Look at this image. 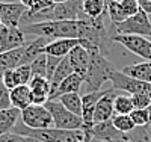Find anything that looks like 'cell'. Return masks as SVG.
I'll return each instance as SVG.
<instances>
[{"instance_id":"1","label":"cell","mask_w":151,"mask_h":142,"mask_svg":"<svg viewBox=\"0 0 151 142\" xmlns=\"http://www.w3.org/2000/svg\"><path fill=\"white\" fill-rule=\"evenodd\" d=\"M88 50H89V55H91V61H89V68H88V73L83 80L86 83L88 92L101 91L100 88H101L104 82L110 79V73L113 71V67L98 47L94 45V47H89Z\"/></svg>"},{"instance_id":"2","label":"cell","mask_w":151,"mask_h":142,"mask_svg":"<svg viewBox=\"0 0 151 142\" xmlns=\"http://www.w3.org/2000/svg\"><path fill=\"white\" fill-rule=\"evenodd\" d=\"M12 133H17L20 136H30L40 142H77L85 139L83 130H60V128L52 127V128H29L26 125H15Z\"/></svg>"},{"instance_id":"3","label":"cell","mask_w":151,"mask_h":142,"mask_svg":"<svg viewBox=\"0 0 151 142\" xmlns=\"http://www.w3.org/2000/svg\"><path fill=\"white\" fill-rule=\"evenodd\" d=\"M50 115L53 118V125L60 130H80L83 128V121L80 117L71 113L68 109L64 107L60 101L58 100H48L44 105Z\"/></svg>"},{"instance_id":"4","label":"cell","mask_w":151,"mask_h":142,"mask_svg":"<svg viewBox=\"0 0 151 142\" xmlns=\"http://www.w3.org/2000/svg\"><path fill=\"white\" fill-rule=\"evenodd\" d=\"M115 35H137L151 38V21L150 15L144 11H139L137 14L129 17L125 21L115 26Z\"/></svg>"},{"instance_id":"5","label":"cell","mask_w":151,"mask_h":142,"mask_svg":"<svg viewBox=\"0 0 151 142\" xmlns=\"http://www.w3.org/2000/svg\"><path fill=\"white\" fill-rule=\"evenodd\" d=\"M109 82L112 83V88L116 91H122L127 95H134V94H145L151 98V83H145L141 80H136L133 77L125 76L121 71L113 70L110 73Z\"/></svg>"},{"instance_id":"6","label":"cell","mask_w":151,"mask_h":142,"mask_svg":"<svg viewBox=\"0 0 151 142\" xmlns=\"http://www.w3.org/2000/svg\"><path fill=\"white\" fill-rule=\"evenodd\" d=\"M113 44H119L130 53L151 62V41L145 36L137 35H112Z\"/></svg>"},{"instance_id":"7","label":"cell","mask_w":151,"mask_h":142,"mask_svg":"<svg viewBox=\"0 0 151 142\" xmlns=\"http://www.w3.org/2000/svg\"><path fill=\"white\" fill-rule=\"evenodd\" d=\"M21 123L29 128H52L53 118L50 115L48 109L44 105H30L24 110H21Z\"/></svg>"},{"instance_id":"8","label":"cell","mask_w":151,"mask_h":142,"mask_svg":"<svg viewBox=\"0 0 151 142\" xmlns=\"http://www.w3.org/2000/svg\"><path fill=\"white\" fill-rule=\"evenodd\" d=\"M27 8L21 2H2L0 0V18L6 27H20Z\"/></svg>"},{"instance_id":"9","label":"cell","mask_w":151,"mask_h":142,"mask_svg":"<svg viewBox=\"0 0 151 142\" xmlns=\"http://www.w3.org/2000/svg\"><path fill=\"white\" fill-rule=\"evenodd\" d=\"M83 14V0H68L53 6V21L60 20H82Z\"/></svg>"},{"instance_id":"10","label":"cell","mask_w":151,"mask_h":142,"mask_svg":"<svg viewBox=\"0 0 151 142\" xmlns=\"http://www.w3.org/2000/svg\"><path fill=\"white\" fill-rule=\"evenodd\" d=\"M23 30L20 27H0V53H5L9 50H15L23 45H26Z\"/></svg>"},{"instance_id":"11","label":"cell","mask_w":151,"mask_h":142,"mask_svg":"<svg viewBox=\"0 0 151 142\" xmlns=\"http://www.w3.org/2000/svg\"><path fill=\"white\" fill-rule=\"evenodd\" d=\"M116 89H107L106 94L98 100L97 106H95V112H94V124L98 123H104L112 120V117L115 115V110H113V101L116 98Z\"/></svg>"},{"instance_id":"12","label":"cell","mask_w":151,"mask_h":142,"mask_svg":"<svg viewBox=\"0 0 151 142\" xmlns=\"http://www.w3.org/2000/svg\"><path fill=\"white\" fill-rule=\"evenodd\" d=\"M89 132H91V138L94 142H110V141H116V139H127V135L121 133L119 130L115 128L112 120L94 124Z\"/></svg>"},{"instance_id":"13","label":"cell","mask_w":151,"mask_h":142,"mask_svg":"<svg viewBox=\"0 0 151 142\" xmlns=\"http://www.w3.org/2000/svg\"><path fill=\"white\" fill-rule=\"evenodd\" d=\"M106 94V91H95V92H86L82 95V121H83V130H91L94 125V112L98 100Z\"/></svg>"},{"instance_id":"14","label":"cell","mask_w":151,"mask_h":142,"mask_svg":"<svg viewBox=\"0 0 151 142\" xmlns=\"http://www.w3.org/2000/svg\"><path fill=\"white\" fill-rule=\"evenodd\" d=\"M67 58L70 61V65H71L73 71L80 74L85 79V76L88 73V68H89V61H91L89 50L85 48L83 45H77L70 51Z\"/></svg>"},{"instance_id":"15","label":"cell","mask_w":151,"mask_h":142,"mask_svg":"<svg viewBox=\"0 0 151 142\" xmlns=\"http://www.w3.org/2000/svg\"><path fill=\"white\" fill-rule=\"evenodd\" d=\"M29 89L32 94V105H45L50 100V82L45 77L33 76L29 82Z\"/></svg>"},{"instance_id":"16","label":"cell","mask_w":151,"mask_h":142,"mask_svg":"<svg viewBox=\"0 0 151 142\" xmlns=\"http://www.w3.org/2000/svg\"><path fill=\"white\" fill-rule=\"evenodd\" d=\"M83 40H55L52 43H48L44 48H42V53L48 55V56H55V58H67L68 53L77 45H82Z\"/></svg>"},{"instance_id":"17","label":"cell","mask_w":151,"mask_h":142,"mask_svg":"<svg viewBox=\"0 0 151 142\" xmlns=\"http://www.w3.org/2000/svg\"><path fill=\"white\" fill-rule=\"evenodd\" d=\"M50 41L44 36H36L32 43H26L23 48V56L20 61V65H30V63L42 53V48L48 44Z\"/></svg>"},{"instance_id":"18","label":"cell","mask_w":151,"mask_h":142,"mask_svg":"<svg viewBox=\"0 0 151 142\" xmlns=\"http://www.w3.org/2000/svg\"><path fill=\"white\" fill-rule=\"evenodd\" d=\"M9 95H11V106L18 109L20 112L32 105V94H30L29 85L15 86L14 89L9 91Z\"/></svg>"},{"instance_id":"19","label":"cell","mask_w":151,"mask_h":142,"mask_svg":"<svg viewBox=\"0 0 151 142\" xmlns=\"http://www.w3.org/2000/svg\"><path fill=\"white\" fill-rule=\"evenodd\" d=\"M121 73H124L125 76H129V77H133V79H136V80L151 83V62H148V61L122 67Z\"/></svg>"},{"instance_id":"20","label":"cell","mask_w":151,"mask_h":142,"mask_svg":"<svg viewBox=\"0 0 151 142\" xmlns=\"http://www.w3.org/2000/svg\"><path fill=\"white\" fill-rule=\"evenodd\" d=\"M83 83H85L83 77H82L80 74H77V73H73V74H70V76L67 77V79H64V80L60 82V85L58 86L55 95L50 98V100H56L58 97L64 95V94L79 92L80 89H82V85H83Z\"/></svg>"},{"instance_id":"21","label":"cell","mask_w":151,"mask_h":142,"mask_svg":"<svg viewBox=\"0 0 151 142\" xmlns=\"http://www.w3.org/2000/svg\"><path fill=\"white\" fill-rule=\"evenodd\" d=\"M23 48H24V45L20 48H15V50L0 53V82H2V77L6 71L14 70L20 65V61L23 56Z\"/></svg>"},{"instance_id":"22","label":"cell","mask_w":151,"mask_h":142,"mask_svg":"<svg viewBox=\"0 0 151 142\" xmlns=\"http://www.w3.org/2000/svg\"><path fill=\"white\" fill-rule=\"evenodd\" d=\"M73 73L74 71H73V68L70 65L68 58H62L60 62H59V65H58V68L55 70V73L52 76V79H50V98L55 95V92H56L58 86L60 85V82L64 79H67V77L70 74H73Z\"/></svg>"},{"instance_id":"23","label":"cell","mask_w":151,"mask_h":142,"mask_svg":"<svg viewBox=\"0 0 151 142\" xmlns=\"http://www.w3.org/2000/svg\"><path fill=\"white\" fill-rule=\"evenodd\" d=\"M20 115H21V112L15 107L0 110V135L12 133L14 127L17 125V121L20 118Z\"/></svg>"},{"instance_id":"24","label":"cell","mask_w":151,"mask_h":142,"mask_svg":"<svg viewBox=\"0 0 151 142\" xmlns=\"http://www.w3.org/2000/svg\"><path fill=\"white\" fill-rule=\"evenodd\" d=\"M58 101H60L64 105L65 109H68L71 113L77 115L82 118V95L79 92H70V94H64L56 98Z\"/></svg>"},{"instance_id":"25","label":"cell","mask_w":151,"mask_h":142,"mask_svg":"<svg viewBox=\"0 0 151 142\" xmlns=\"http://www.w3.org/2000/svg\"><path fill=\"white\" fill-rule=\"evenodd\" d=\"M107 11L104 0H83V14L88 18H98Z\"/></svg>"},{"instance_id":"26","label":"cell","mask_w":151,"mask_h":142,"mask_svg":"<svg viewBox=\"0 0 151 142\" xmlns=\"http://www.w3.org/2000/svg\"><path fill=\"white\" fill-rule=\"evenodd\" d=\"M113 110H115L116 115H130L134 110L130 95H127V94L116 95L115 101H113Z\"/></svg>"},{"instance_id":"27","label":"cell","mask_w":151,"mask_h":142,"mask_svg":"<svg viewBox=\"0 0 151 142\" xmlns=\"http://www.w3.org/2000/svg\"><path fill=\"white\" fill-rule=\"evenodd\" d=\"M112 123H113V125H115L116 130H119L121 133H125V135L136 128V125H134L130 115H116L115 113L112 117Z\"/></svg>"},{"instance_id":"28","label":"cell","mask_w":151,"mask_h":142,"mask_svg":"<svg viewBox=\"0 0 151 142\" xmlns=\"http://www.w3.org/2000/svg\"><path fill=\"white\" fill-rule=\"evenodd\" d=\"M107 15H109V18H110L113 26H116V24H119V23H122V21H125L129 18L127 15L124 14L119 2H116V0H112V2L107 5Z\"/></svg>"},{"instance_id":"29","label":"cell","mask_w":151,"mask_h":142,"mask_svg":"<svg viewBox=\"0 0 151 142\" xmlns=\"http://www.w3.org/2000/svg\"><path fill=\"white\" fill-rule=\"evenodd\" d=\"M32 70L30 65H18L17 68H14V80L15 85H29L30 79H32Z\"/></svg>"},{"instance_id":"30","label":"cell","mask_w":151,"mask_h":142,"mask_svg":"<svg viewBox=\"0 0 151 142\" xmlns=\"http://www.w3.org/2000/svg\"><path fill=\"white\" fill-rule=\"evenodd\" d=\"M32 76H41L47 79V55L41 53L32 63H30Z\"/></svg>"},{"instance_id":"31","label":"cell","mask_w":151,"mask_h":142,"mask_svg":"<svg viewBox=\"0 0 151 142\" xmlns=\"http://www.w3.org/2000/svg\"><path fill=\"white\" fill-rule=\"evenodd\" d=\"M127 139L130 142H151L148 135V127H136L134 130L127 133Z\"/></svg>"},{"instance_id":"32","label":"cell","mask_w":151,"mask_h":142,"mask_svg":"<svg viewBox=\"0 0 151 142\" xmlns=\"http://www.w3.org/2000/svg\"><path fill=\"white\" fill-rule=\"evenodd\" d=\"M130 117L136 127H148V110L147 109H134Z\"/></svg>"},{"instance_id":"33","label":"cell","mask_w":151,"mask_h":142,"mask_svg":"<svg viewBox=\"0 0 151 142\" xmlns=\"http://www.w3.org/2000/svg\"><path fill=\"white\" fill-rule=\"evenodd\" d=\"M119 5H121V8H122V11H124V14L127 15V17H132V15L137 14V12L141 11L137 0H121Z\"/></svg>"},{"instance_id":"34","label":"cell","mask_w":151,"mask_h":142,"mask_svg":"<svg viewBox=\"0 0 151 142\" xmlns=\"http://www.w3.org/2000/svg\"><path fill=\"white\" fill-rule=\"evenodd\" d=\"M130 98L134 109H148V106L151 105V98L145 94H134V95H130Z\"/></svg>"},{"instance_id":"35","label":"cell","mask_w":151,"mask_h":142,"mask_svg":"<svg viewBox=\"0 0 151 142\" xmlns=\"http://www.w3.org/2000/svg\"><path fill=\"white\" fill-rule=\"evenodd\" d=\"M11 106V95H9V89L0 82V110L9 109Z\"/></svg>"},{"instance_id":"36","label":"cell","mask_w":151,"mask_h":142,"mask_svg":"<svg viewBox=\"0 0 151 142\" xmlns=\"http://www.w3.org/2000/svg\"><path fill=\"white\" fill-rule=\"evenodd\" d=\"M55 3L53 0H33L32 6L27 9L29 12H32V14H35V12H40L42 9H47V8H52Z\"/></svg>"},{"instance_id":"37","label":"cell","mask_w":151,"mask_h":142,"mask_svg":"<svg viewBox=\"0 0 151 142\" xmlns=\"http://www.w3.org/2000/svg\"><path fill=\"white\" fill-rule=\"evenodd\" d=\"M60 59L59 58H55V56H48L47 55V80L50 82V79H52V76L55 73V70L58 68Z\"/></svg>"},{"instance_id":"38","label":"cell","mask_w":151,"mask_h":142,"mask_svg":"<svg viewBox=\"0 0 151 142\" xmlns=\"http://www.w3.org/2000/svg\"><path fill=\"white\" fill-rule=\"evenodd\" d=\"M2 83L9 89H14L17 85H15V80H14V70H9V71H6L5 74H3V77H2Z\"/></svg>"},{"instance_id":"39","label":"cell","mask_w":151,"mask_h":142,"mask_svg":"<svg viewBox=\"0 0 151 142\" xmlns=\"http://www.w3.org/2000/svg\"><path fill=\"white\" fill-rule=\"evenodd\" d=\"M20 135L17 133H6V135H0V142H18Z\"/></svg>"},{"instance_id":"40","label":"cell","mask_w":151,"mask_h":142,"mask_svg":"<svg viewBox=\"0 0 151 142\" xmlns=\"http://www.w3.org/2000/svg\"><path fill=\"white\" fill-rule=\"evenodd\" d=\"M137 3H139L141 11H144L145 14L151 15V0H137Z\"/></svg>"},{"instance_id":"41","label":"cell","mask_w":151,"mask_h":142,"mask_svg":"<svg viewBox=\"0 0 151 142\" xmlns=\"http://www.w3.org/2000/svg\"><path fill=\"white\" fill-rule=\"evenodd\" d=\"M18 142H40V141L35 138H30V136H20Z\"/></svg>"},{"instance_id":"42","label":"cell","mask_w":151,"mask_h":142,"mask_svg":"<svg viewBox=\"0 0 151 142\" xmlns=\"http://www.w3.org/2000/svg\"><path fill=\"white\" fill-rule=\"evenodd\" d=\"M147 110H148V127H150V125H151V105L148 106Z\"/></svg>"},{"instance_id":"43","label":"cell","mask_w":151,"mask_h":142,"mask_svg":"<svg viewBox=\"0 0 151 142\" xmlns=\"http://www.w3.org/2000/svg\"><path fill=\"white\" fill-rule=\"evenodd\" d=\"M64 2H68V0H53L55 5H59V3H64Z\"/></svg>"},{"instance_id":"44","label":"cell","mask_w":151,"mask_h":142,"mask_svg":"<svg viewBox=\"0 0 151 142\" xmlns=\"http://www.w3.org/2000/svg\"><path fill=\"white\" fill-rule=\"evenodd\" d=\"M110 142H130L129 139H116V141H110Z\"/></svg>"},{"instance_id":"45","label":"cell","mask_w":151,"mask_h":142,"mask_svg":"<svg viewBox=\"0 0 151 142\" xmlns=\"http://www.w3.org/2000/svg\"><path fill=\"white\" fill-rule=\"evenodd\" d=\"M77 142H88V141H85V139H82V141H77Z\"/></svg>"},{"instance_id":"46","label":"cell","mask_w":151,"mask_h":142,"mask_svg":"<svg viewBox=\"0 0 151 142\" xmlns=\"http://www.w3.org/2000/svg\"><path fill=\"white\" fill-rule=\"evenodd\" d=\"M2 26H3V24H2V18H0V27H2Z\"/></svg>"},{"instance_id":"47","label":"cell","mask_w":151,"mask_h":142,"mask_svg":"<svg viewBox=\"0 0 151 142\" xmlns=\"http://www.w3.org/2000/svg\"><path fill=\"white\" fill-rule=\"evenodd\" d=\"M17 2H21V0H17Z\"/></svg>"},{"instance_id":"48","label":"cell","mask_w":151,"mask_h":142,"mask_svg":"<svg viewBox=\"0 0 151 142\" xmlns=\"http://www.w3.org/2000/svg\"><path fill=\"white\" fill-rule=\"evenodd\" d=\"M116 2H121V0H116Z\"/></svg>"}]
</instances>
